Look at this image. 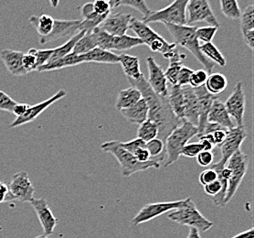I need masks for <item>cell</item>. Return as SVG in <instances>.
Instances as JSON below:
<instances>
[{"label":"cell","instance_id":"1","mask_svg":"<svg viewBox=\"0 0 254 238\" xmlns=\"http://www.w3.org/2000/svg\"><path fill=\"white\" fill-rule=\"evenodd\" d=\"M132 86L136 88L142 94V98L148 106V119L156 123L158 127L157 139L165 144L169 134L179 127L182 120L179 119L174 114L169 105L168 97L156 94L148 84L145 76H141L138 80L128 79Z\"/></svg>","mask_w":254,"mask_h":238},{"label":"cell","instance_id":"2","mask_svg":"<svg viewBox=\"0 0 254 238\" xmlns=\"http://www.w3.org/2000/svg\"><path fill=\"white\" fill-rule=\"evenodd\" d=\"M166 29L173 37L175 44L183 47L190 52L193 56L202 64L208 74H211L213 71L215 64L206 58L200 52V43L197 41L196 36V29L197 27L195 26H179L171 24H164Z\"/></svg>","mask_w":254,"mask_h":238},{"label":"cell","instance_id":"3","mask_svg":"<svg viewBox=\"0 0 254 238\" xmlns=\"http://www.w3.org/2000/svg\"><path fill=\"white\" fill-rule=\"evenodd\" d=\"M197 134L198 130L196 126L187 120H182L179 127L169 134L165 141V168L179 160L183 148Z\"/></svg>","mask_w":254,"mask_h":238},{"label":"cell","instance_id":"4","mask_svg":"<svg viewBox=\"0 0 254 238\" xmlns=\"http://www.w3.org/2000/svg\"><path fill=\"white\" fill-rule=\"evenodd\" d=\"M101 149L104 152L111 153L118 160L121 166L122 175L124 177H129L133 173L144 171L148 168H160V162H158L155 159H152L147 162H139L133 154L122 148L120 141L118 140L105 142L101 145Z\"/></svg>","mask_w":254,"mask_h":238},{"label":"cell","instance_id":"5","mask_svg":"<svg viewBox=\"0 0 254 238\" xmlns=\"http://www.w3.org/2000/svg\"><path fill=\"white\" fill-rule=\"evenodd\" d=\"M168 217V219L178 223L180 226L195 228L198 232H207L213 227V223L203 216L191 198L183 200L181 206L169 212Z\"/></svg>","mask_w":254,"mask_h":238},{"label":"cell","instance_id":"6","mask_svg":"<svg viewBox=\"0 0 254 238\" xmlns=\"http://www.w3.org/2000/svg\"><path fill=\"white\" fill-rule=\"evenodd\" d=\"M129 29H132L144 45L149 47L153 53H161L165 58L168 59L177 49L175 43H169L162 36L157 34L147 24L142 20L133 18Z\"/></svg>","mask_w":254,"mask_h":238},{"label":"cell","instance_id":"7","mask_svg":"<svg viewBox=\"0 0 254 238\" xmlns=\"http://www.w3.org/2000/svg\"><path fill=\"white\" fill-rule=\"evenodd\" d=\"M226 167L230 169V178L228 180V189L226 192L224 206L231 202L237 192L243 178L248 169V157L244 154L242 150L234 153L228 160Z\"/></svg>","mask_w":254,"mask_h":238},{"label":"cell","instance_id":"8","mask_svg":"<svg viewBox=\"0 0 254 238\" xmlns=\"http://www.w3.org/2000/svg\"><path fill=\"white\" fill-rule=\"evenodd\" d=\"M189 0H176L165 8L152 11L150 15L142 21L145 24L150 22H160L163 24H171L183 26L187 25L186 8Z\"/></svg>","mask_w":254,"mask_h":238},{"label":"cell","instance_id":"9","mask_svg":"<svg viewBox=\"0 0 254 238\" xmlns=\"http://www.w3.org/2000/svg\"><path fill=\"white\" fill-rule=\"evenodd\" d=\"M95 41L97 44V48H100L104 51H127L131 50L134 47L144 45L142 41L137 37H132V36H112L106 33L104 30L97 28L93 31Z\"/></svg>","mask_w":254,"mask_h":238},{"label":"cell","instance_id":"10","mask_svg":"<svg viewBox=\"0 0 254 238\" xmlns=\"http://www.w3.org/2000/svg\"><path fill=\"white\" fill-rule=\"evenodd\" d=\"M247 138V132L244 127H234L228 130L224 141L219 147L220 149V158L219 162L214 163V168H223L231 159V156L241 150L243 141Z\"/></svg>","mask_w":254,"mask_h":238},{"label":"cell","instance_id":"11","mask_svg":"<svg viewBox=\"0 0 254 238\" xmlns=\"http://www.w3.org/2000/svg\"><path fill=\"white\" fill-rule=\"evenodd\" d=\"M187 25L205 21L212 27L220 28L218 18H216L208 0H190L186 8Z\"/></svg>","mask_w":254,"mask_h":238},{"label":"cell","instance_id":"12","mask_svg":"<svg viewBox=\"0 0 254 238\" xmlns=\"http://www.w3.org/2000/svg\"><path fill=\"white\" fill-rule=\"evenodd\" d=\"M183 203V200L174 201V202H160V203H149L144 205L142 209L139 211L131 222L132 226H139L146 222L154 220L156 217L165 215L171 211L178 209Z\"/></svg>","mask_w":254,"mask_h":238},{"label":"cell","instance_id":"13","mask_svg":"<svg viewBox=\"0 0 254 238\" xmlns=\"http://www.w3.org/2000/svg\"><path fill=\"white\" fill-rule=\"evenodd\" d=\"M8 188L13 197L18 202L30 203L34 199L35 188L25 170L13 175Z\"/></svg>","mask_w":254,"mask_h":238},{"label":"cell","instance_id":"14","mask_svg":"<svg viewBox=\"0 0 254 238\" xmlns=\"http://www.w3.org/2000/svg\"><path fill=\"white\" fill-rule=\"evenodd\" d=\"M224 105L231 119L233 118L237 123V127H244L243 122L245 114V94L243 91V82L239 81L236 83L233 92L231 93L230 97L227 99Z\"/></svg>","mask_w":254,"mask_h":238},{"label":"cell","instance_id":"15","mask_svg":"<svg viewBox=\"0 0 254 238\" xmlns=\"http://www.w3.org/2000/svg\"><path fill=\"white\" fill-rule=\"evenodd\" d=\"M66 94H67V92L64 89H61L58 93L52 95L51 98L47 99L45 101H42L41 103L34 105H29L28 110L24 114L23 116L17 117L11 123L10 128H17V127L23 126L27 123L32 122L38 116H41L47 108H49L51 105L56 103L59 100L65 97Z\"/></svg>","mask_w":254,"mask_h":238},{"label":"cell","instance_id":"16","mask_svg":"<svg viewBox=\"0 0 254 238\" xmlns=\"http://www.w3.org/2000/svg\"><path fill=\"white\" fill-rule=\"evenodd\" d=\"M29 203L39 218L41 227L44 232V236L50 237L54 232L55 228L59 224V221L52 214V210L50 209L46 199L44 198L35 199L34 198Z\"/></svg>","mask_w":254,"mask_h":238},{"label":"cell","instance_id":"17","mask_svg":"<svg viewBox=\"0 0 254 238\" xmlns=\"http://www.w3.org/2000/svg\"><path fill=\"white\" fill-rule=\"evenodd\" d=\"M81 20H63V19H54V25L52 32L49 35L41 38L40 43L46 44L51 41H58L66 38H71L79 33V27Z\"/></svg>","mask_w":254,"mask_h":238},{"label":"cell","instance_id":"18","mask_svg":"<svg viewBox=\"0 0 254 238\" xmlns=\"http://www.w3.org/2000/svg\"><path fill=\"white\" fill-rule=\"evenodd\" d=\"M132 18L131 14L128 13H114L105 18L99 28L112 36L127 35Z\"/></svg>","mask_w":254,"mask_h":238},{"label":"cell","instance_id":"19","mask_svg":"<svg viewBox=\"0 0 254 238\" xmlns=\"http://www.w3.org/2000/svg\"><path fill=\"white\" fill-rule=\"evenodd\" d=\"M146 64L149 73V78L147 80L148 84L156 94L168 97V80L165 76V72L153 57L146 59Z\"/></svg>","mask_w":254,"mask_h":238},{"label":"cell","instance_id":"20","mask_svg":"<svg viewBox=\"0 0 254 238\" xmlns=\"http://www.w3.org/2000/svg\"><path fill=\"white\" fill-rule=\"evenodd\" d=\"M194 90H195V93L197 97V102H198V124H197L198 134H197V137H199L202 134L206 125L208 124V113L210 111L211 105L216 99L219 98V96L210 94L206 90L204 85L201 87L194 88Z\"/></svg>","mask_w":254,"mask_h":238},{"label":"cell","instance_id":"21","mask_svg":"<svg viewBox=\"0 0 254 238\" xmlns=\"http://www.w3.org/2000/svg\"><path fill=\"white\" fill-rule=\"evenodd\" d=\"M184 96V120H187L197 128L198 124V102L194 88L190 85L183 86Z\"/></svg>","mask_w":254,"mask_h":238},{"label":"cell","instance_id":"22","mask_svg":"<svg viewBox=\"0 0 254 238\" xmlns=\"http://www.w3.org/2000/svg\"><path fill=\"white\" fill-rule=\"evenodd\" d=\"M23 53L13 50H3L0 53V59L6 66V70L8 71L12 76H22L27 75L22 65Z\"/></svg>","mask_w":254,"mask_h":238},{"label":"cell","instance_id":"23","mask_svg":"<svg viewBox=\"0 0 254 238\" xmlns=\"http://www.w3.org/2000/svg\"><path fill=\"white\" fill-rule=\"evenodd\" d=\"M208 122L217 124L227 130H230L235 127L229 113L226 110L224 103H222L219 98L216 99L211 105L208 113Z\"/></svg>","mask_w":254,"mask_h":238},{"label":"cell","instance_id":"24","mask_svg":"<svg viewBox=\"0 0 254 238\" xmlns=\"http://www.w3.org/2000/svg\"><path fill=\"white\" fill-rule=\"evenodd\" d=\"M81 64L97 63V64H119V55L109 51H104L100 48H95L89 53L79 55Z\"/></svg>","mask_w":254,"mask_h":238},{"label":"cell","instance_id":"25","mask_svg":"<svg viewBox=\"0 0 254 238\" xmlns=\"http://www.w3.org/2000/svg\"><path fill=\"white\" fill-rule=\"evenodd\" d=\"M121 114L129 122L140 126L148 119V106L146 102L142 98L133 106L121 110Z\"/></svg>","mask_w":254,"mask_h":238},{"label":"cell","instance_id":"26","mask_svg":"<svg viewBox=\"0 0 254 238\" xmlns=\"http://www.w3.org/2000/svg\"><path fill=\"white\" fill-rule=\"evenodd\" d=\"M119 64H121L127 79L138 80L144 76L140 69V61L136 56L123 53L119 55Z\"/></svg>","mask_w":254,"mask_h":238},{"label":"cell","instance_id":"27","mask_svg":"<svg viewBox=\"0 0 254 238\" xmlns=\"http://www.w3.org/2000/svg\"><path fill=\"white\" fill-rule=\"evenodd\" d=\"M142 99V94L136 88L129 87L122 90L116 100V107L118 110L127 109Z\"/></svg>","mask_w":254,"mask_h":238},{"label":"cell","instance_id":"28","mask_svg":"<svg viewBox=\"0 0 254 238\" xmlns=\"http://www.w3.org/2000/svg\"><path fill=\"white\" fill-rule=\"evenodd\" d=\"M168 101L176 116L180 120H184V96L181 86H172L170 93H168Z\"/></svg>","mask_w":254,"mask_h":238},{"label":"cell","instance_id":"29","mask_svg":"<svg viewBox=\"0 0 254 238\" xmlns=\"http://www.w3.org/2000/svg\"><path fill=\"white\" fill-rule=\"evenodd\" d=\"M185 58V55H180L179 51L176 49L171 56L168 58L169 60V65L167 71L165 72V76L168 81H169L172 86L177 85V79L179 76V72L183 67L182 65V60Z\"/></svg>","mask_w":254,"mask_h":238},{"label":"cell","instance_id":"30","mask_svg":"<svg viewBox=\"0 0 254 238\" xmlns=\"http://www.w3.org/2000/svg\"><path fill=\"white\" fill-rule=\"evenodd\" d=\"M29 23L33 26L41 38H44L52 32L54 25V18L50 15H32L29 18Z\"/></svg>","mask_w":254,"mask_h":238},{"label":"cell","instance_id":"31","mask_svg":"<svg viewBox=\"0 0 254 238\" xmlns=\"http://www.w3.org/2000/svg\"><path fill=\"white\" fill-rule=\"evenodd\" d=\"M80 64H81L80 56L70 53V54L65 56L64 58L60 59L58 61L52 62V63L46 64V65H44L42 67L38 68L37 72L43 73V72L61 70V69H64V68L76 66V65H80Z\"/></svg>","mask_w":254,"mask_h":238},{"label":"cell","instance_id":"32","mask_svg":"<svg viewBox=\"0 0 254 238\" xmlns=\"http://www.w3.org/2000/svg\"><path fill=\"white\" fill-rule=\"evenodd\" d=\"M227 85L228 81L225 76H223L220 73H215L208 76V79L204 86L210 94L219 96V94L222 93L227 88Z\"/></svg>","mask_w":254,"mask_h":238},{"label":"cell","instance_id":"33","mask_svg":"<svg viewBox=\"0 0 254 238\" xmlns=\"http://www.w3.org/2000/svg\"><path fill=\"white\" fill-rule=\"evenodd\" d=\"M84 34H85V32L81 31L78 34H76L75 36L71 37L62 46H59L55 48V49H53V53H52V58L50 60V63L58 61L60 59L64 58L65 56H67V55H69V54L72 53V50L75 46L77 41H79Z\"/></svg>","mask_w":254,"mask_h":238},{"label":"cell","instance_id":"34","mask_svg":"<svg viewBox=\"0 0 254 238\" xmlns=\"http://www.w3.org/2000/svg\"><path fill=\"white\" fill-rule=\"evenodd\" d=\"M200 52L206 58L212 62L214 64H218L220 67L226 66L227 62L225 57L212 42L200 44Z\"/></svg>","mask_w":254,"mask_h":238},{"label":"cell","instance_id":"35","mask_svg":"<svg viewBox=\"0 0 254 238\" xmlns=\"http://www.w3.org/2000/svg\"><path fill=\"white\" fill-rule=\"evenodd\" d=\"M95 48H97V44L94 34L93 32L85 33L79 41H77L71 53L74 55H82L93 51Z\"/></svg>","mask_w":254,"mask_h":238},{"label":"cell","instance_id":"36","mask_svg":"<svg viewBox=\"0 0 254 238\" xmlns=\"http://www.w3.org/2000/svg\"><path fill=\"white\" fill-rule=\"evenodd\" d=\"M109 4L112 9L122 6L133 7L144 15L143 19L147 18L152 12L150 8L146 5V3L142 0H116V1H109Z\"/></svg>","mask_w":254,"mask_h":238},{"label":"cell","instance_id":"37","mask_svg":"<svg viewBox=\"0 0 254 238\" xmlns=\"http://www.w3.org/2000/svg\"><path fill=\"white\" fill-rule=\"evenodd\" d=\"M158 136V127L156 123L150 119H147L143 124L140 125L137 130V138L143 140L144 142H148L155 140Z\"/></svg>","mask_w":254,"mask_h":238},{"label":"cell","instance_id":"38","mask_svg":"<svg viewBox=\"0 0 254 238\" xmlns=\"http://www.w3.org/2000/svg\"><path fill=\"white\" fill-rule=\"evenodd\" d=\"M146 151L149 152L152 159H155L158 162L165 160V144L159 139L150 140L145 143Z\"/></svg>","mask_w":254,"mask_h":238},{"label":"cell","instance_id":"39","mask_svg":"<svg viewBox=\"0 0 254 238\" xmlns=\"http://www.w3.org/2000/svg\"><path fill=\"white\" fill-rule=\"evenodd\" d=\"M220 9L226 18L239 19L242 12L237 0H220Z\"/></svg>","mask_w":254,"mask_h":238},{"label":"cell","instance_id":"40","mask_svg":"<svg viewBox=\"0 0 254 238\" xmlns=\"http://www.w3.org/2000/svg\"><path fill=\"white\" fill-rule=\"evenodd\" d=\"M241 29L242 32L254 30V5H249L245 7L241 15Z\"/></svg>","mask_w":254,"mask_h":238},{"label":"cell","instance_id":"41","mask_svg":"<svg viewBox=\"0 0 254 238\" xmlns=\"http://www.w3.org/2000/svg\"><path fill=\"white\" fill-rule=\"evenodd\" d=\"M219 28L212 27V26H207V27H197L196 29V36L197 41L204 43H209L212 42L214 37L216 35Z\"/></svg>","mask_w":254,"mask_h":238},{"label":"cell","instance_id":"42","mask_svg":"<svg viewBox=\"0 0 254 238\" xmlns=\"http://www.w3.org/2000/svg\"><path fill=\"white\" fill-rule=\"evenodd\" d=\"M38 50L35 48L29 49V51L23 54L22 58V65H23L24 70L29 74L31 72H37L38 66H37V61H36V54H37Z\"/></svg>","mask_w":254,"mask_h":238},{"label":"cell","instance_id":"43","mask_svg":"<svg viewBox=\"0 0 254 238\" xmlns=\"http://www.w3.org/2000/svg\"><path fill=\"white\" fill-rule=\"evenodd\" d=\"M208 73L206 70L193 71L190 77V86L192 88L201 87L205 85V82L208 79Z\"/></svg>","mask_w":254,"mask_h":238},{"label":"cell","instance_id":"44","mask_svg":"<svg viewBox=\"0 0 254 238\" xmlns=\"http://www.w3.org/2000/svg\"><path fill=\"white\" fill-rule=\"evenodd\" d=\"M203 151V146L199 141L196 143H188L181 151V155L188 158H195Z\"/></svg>","mask_w":254,"mask_h":238},{"label":"cell","instance_id":"45","mask_svg":"<svg viewBox=\"0 0 254 238\" xmlns=\"http://www.w3.org/2000/svg\"><path fill=\"white\" fill-rule=\"evenodd\" d=\"M120 145L124 150H126L129 153L133 155V153L137 150L145 147V142H144L142 140H140L138 138H135V139L130 140V141H127V142L120 141Z\"/></svg>","mask_w":254,"mask_h":238},{"label":"cell","instance_id":"46","mask_svg":"<svg viewBox=\"0 0 254 238\" xmlns=\"http://www.w3.org/2000/svg\"><path fill=\"white\" fill-rule=\"evenodd\" d=\"M93 10L99 15V16H104L107 17L111 14V7L109 2L104 1V0H97L95 2H93Z\"/></svg>","mask_w":254,"mask_h":238},{"label":"cell","instance_id":"47","mask_svg":"<svg viewBox=\"0 0 254 238\" xmlns=\"http://www.w3.org/2000/svg\"><path fill=\"white\" fill-rule=\"evenodd\" d=\"M53 49H46V50H38L36 54V61L38 68L42 67L44 65L50 63V60L52 58Z\"/></svg>","mask_w":254,"mask_h":238},{"label":"cell","instance_id":"48","mask_svg":"<svg viewBox=\"0 0 254 238\" xmlns=\"http://www.w3.org/2000/svg\"><path fill=\"white\" fill-rule=\"evenodd\" d=\"M17 102L6 93L0 91V110L12 113L13 108Z\"/></svg>","mask_w":254,"mask_h":238},{"label":"cell","instance_id":"49","mask_svg":"<svg viewBox=\"0 0 254 238\" xmlns=\"http://www.w3.org/2000/svg\"><path fill=\"white\" fill-rule=\"evenodd\" d=\"M198 179H199V182L203 186L207 185L218 180V173L216 172V170H214L213 168H207L199 174Z\"/></svg>","mask_w":254,"mask_h":238},{"label":"cell","instance_id":"50","mask_svg":"<svg viewBox=\"0 0 254 238\" xmlns=\"http://www.w3.org/2000/svg\"><path fill=\"white\" fill-rule=\"evenodd\" d=\"M192 74H193V70H191L190 68H188L186 66H183L181 68L180 72H179V76H178L177 85L181 86V87L189 85Z\"/></svg>","mask_w":254,"mask_h":238},{"label":"cell","instance_id":"51","mask_svg":"<svg viewBox=\"0 0 254 238\" xmlns=\"http://www.w3.org/2000/svg\"><path fill=\"white\" fill-rule=\"evenodd\" d=\"M214 155L212 151H201L196 156V161L201 167H208L213 164Z\"/></svg>","mask_w":254,"mask_h":238},{"label":"cell","instance_id":"52","mask_svg":"<svg viewBox=\"0 0 254 238\" xmlns=\"http://www.w3.org/2000/svg\"><path fill=\"white\" fill-rule=\"evenodd\" d=\"M14 200L15 198L13 197L8 186L6 185V183L0 181V203L11 202Z\"/></svg>","mask_w":254,"mask_h":238},{"label":"cell","instance_id":"53","mask_svg":"<svg viewBox=\"0 0 254 238\" xmlns=\"http://www.w3.org/2000/svg\"><path fill=\"white\" fill-rule=\"evenodd\" d=\"M81 14L84 19H93L99 16L93 10V3H86L81 6Z\"/></svg>","mask_w":254,"mask_h":238},{"label":"cell","instance_id":"54","mask_svg":"<svg viewBox=\"0 0 254 238\" xmlns=\"http://www.w3.org/2000/svg\"><path fill=\"white\" fill-rule=\"evenodd\" d=\"M133 156L138 160L139 162H147V161H149V160L152 159L149 152L146 151L145 148H142V149L137 150V151L133 153Z\"/></svg>","mask_w":254,"mask_h":238},{"label":"cell","instance_id":"55","mask_svg":"<svg viewBox=\"0 0 254 238\" xmlns=\"http://www.w3.org/2000/svg\"><path fill=\"white\" fill-rule=\"evenodd\" d=\"M227 132H228L227 129L222 128V129L217 130L214 133L211 134L212 138H213L215 147H219L224 141V140L226 139V136H227Z\"/></svg>","mask_w":254,"mask_h":238},{"label":"cell","instance_id":"56","mask_svg":"<svg viewBox=\"0 0 254 238\" xmlns=\"http://www.w3.org/2000/svg\"><path fill=\"white\" fill-rule=\"evenodd\" d=\"M29 105L28 104H25V103H17L14 106V108H13V111H12V113L15 115V116H17V117H19V116H23L24 114L27 112L28 110V108H29Z\"/></svg>","mask_w":254,"mask_h":238},{"label":"cell","instance_id":"57","mask_svg":"<svg viewBox=\"0 0 254 238\" xmlns=\"http://www.w3.org/2000/svg\"><path fill=\"white\" fill-rule=\"evenodd\" d=\"M244 41L246 42L247 46L254 51V30H250V31H245L243 32Z\"/></svg>","mask_w":254,"mask_h":238},{"label":"cell","instance_id":"58","mask_svg":"<svg viewBox=\"0 0 254 238\" xmlns=\"http://www.w3.org/2000/svg\"><path fill=\"white\" fill-rule=\"evenodd\" d=\"M231 238H254V228H251L244 232L240 233Z\"/></svg>","mask_w":254,"mask_h":238},{"label":"cell","instance_id":"59","mask_svg":"<svg viewBox=\"0 0 254 238\" xmlns=\"http://www.w3.org/2000/svg\"><path fill=\"white\" fill-rule=\"evenodd\" d=\"M199 142L202 144L203 151H212L214 149V146L207 140L199 139Z\"/></svg>","mask_w":254,"mask_h":238},{"label":"cell","instance_id":"60","mask_svg":"<svg viewBox=\"0 0 254 238\" xmlns=\"http://www.w3.org/2000/svg\"><path fill=\"white\" fill-rule=\"evenodd\" d=\"M187 238H201L199 232L195 228H190V233Z\"/></svg>","mask_w":254,"mask_h":238},{"label":"cell","instance_id":"61","mask_svg":"<svg viewBox=\"0 0 254 238\" xmlns=\"http://www.w3.org/2000/svg\"><path fill=\"white\" fill-rule=\"evenodd\" d=\"M51 238L50 237H46V236H44V235H42V236H40V237H38V238Z\"/></svg>","mask_w":254,"mask_h":238},{"label":"cell","instance_id":"62","mask_svg":"<svg viewBox=\"0 0 254 238\" xmlns=\"http://www.w3.org/2000/svg\"><path fill=\"white\" fill-rule=\"evenodd\" d=\"M2 230H3V227H1V226H0V231H2Z\"/></svg>","mask_w":254,"mask_h":238}]
</instances>
